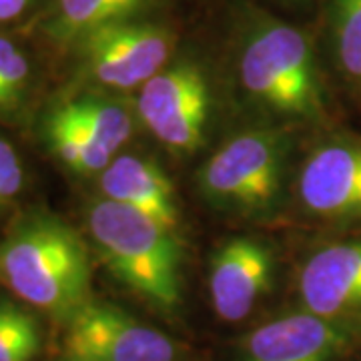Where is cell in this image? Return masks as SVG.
I'll list each match as a JSON object with an SVG mask.
<instances>
[{
    "label": "cell",
    "instance_id": "277c9868",
    "mask_svg": "<svg viewBox=\"0 0 361 361\" xmlns=\"http://www.w3.org/2000/svg\"><path fill=\"white\" fill-rule=\"evenodd\" d=\"M289 151L291 139L281 129L239 133L199 169V191L223 213L269 217L281 205Z\"/></svg>",
    "mask_w": 361,
    "mask_h": 361
},
{
    "label": "cell",
    "instance_id": "ac0fdd59",
    "mask_svg": "<svg viewBox=\"0 0 361 361\" xmlns=\"http://www.w3.org/2000/svg\"><path fill=\"white\" fill-rule=\"evenodd\" d=\"M30 80V63L13 40L0 37V113L20 103Z\"/></svg>",
    "mask_w": 361,
    "mask_h": 361
},
{
    "label": "cell",
    "instance_id": "9a60e30c",
    "mask_svg": "<svg viewBox=\"0 0 361 361\" xmlns=\"http://www.w3.org/2000/svg\"><path fill=\"white\" fill-rule=\"evenodd\" d=\"M44 139L51 147L52 155L78 175L103 173L116 157L97 139L77 129L54 111H51L44 121Z\"/></svg>",
    "mask_w": 361,
    "mask_h": 361
},
{
    "label": "cell",
    "instance_id": "6da1fadb",
    "mask_svg": "<svg viewBox=\"0 0 361 361\" xmlns=\"http://www.w3.org/2000/svg\"><path fill=\"white\" fill-rule=\"evenodd\" d=\"M0 281L28 305L68 323L92 301L89 247L61 217L28 213L0 241Z\"/></svg>",
    "mask_w": 361,
    "mask_h": 361
},
{
    "label": "cell",
    "instance_id": "d6986e66",
    "mask_svg": "<svg viewBox=\"0 0 361 361\" xmlns=\"http://www.w3.org/2000/svg\"><path fill=\"white\" fill-rule=\"evenodd\" d=\"M25 185V169L13 145L0 137V211L20 195Z\"/></svg>",
    "mask_w": 361,
    "mask_h": 361
},
{
    "label": "cell",
    "instance_id": "7c38bea8",
    "mask_svg": "<svg viewBox=\"0 0 361 361\" xmlns=\"http://www.w3.org/2000/svg\"><path fill=\"white\" fill-rule=\"evenodd\" d=\"M101 191L104 199L135 209L177 231L180 211L175 187L167 173L151 159L125 153L116 155L101 173Z\"/></svg>",
    "mask_w": 361,
    "mask_h": 361
},
{
    "label": "cell",
    "instance_id": "8992f818",
    "mask_svg": "<svg viewBox=\"0 0 361 361\" xmlns=\"http://www.w3.org/2000/svg\"><path fill=\"white\" fill-rule=\"evenodd\" d=\"M209 113V80L191 61L167 65L139 89L137 115L173 153L189 155L203 147Z\"/></svg>",
    "mask_w": 361,
    "mask_h": 361
},
{
    "label": "cell",
    "instance_id": "52a82bcc",
    "mask_svg": "<svg viewBox=\"0 0 361 361\" xmlns=\"http://www.w3.org/2000/svg\"><path fill=\"white\" fill-rule=\"evenodd\" d=\"M66 361H175L177 348L163 331L115 305L90 301L66 323Z\"/></svg>",
    "mask_w": 361,
    "mask_h": 361
},
{
    "label": "cell",
    "instance_id": "2e32d148",
    "mask_svg": "<svg viewBox=\"0 0 361 361\" xmlns=\"http://www.w3.org/2000/svg\"><path fill=\"white\" fill-rule=\"evenodd\" d=\"M331 44L339 71L361 85V0L331 2Z\"/></svg>",
    "mask_w": 361,
    "mask_h": 361
},
{
    "label": "cell",
    "instance_id": "8fae6325",
    "mask_svg": "<svg viewBox=\"0 0 361 361\" xmlns=\"http://www.w3.org/2000/svg\"><path fill=\"white\" fill-rule=\"evenodd\" d=\"M351 329L310 311L287 313L245 337L241 361H336Z\"/></svg>",
    "mask_w": 361,
    "mask_h": 361
},
{
    "label": "cell",
    "instance_id": "9c48e42d",
    "mask_svg": "<svg viewBox=\"0 0 361 361\" xmlns=\"http://www.w3.org/2000/svg\"><path fill=\"white\" fill-rule=\"evenodd\" d=\"M303 310L351 329L361 323V237L327 243L299 271Z\"/></svg>",
    "mask_w": 361,
    "mask_h": 361
},
{
    "label": "cell",
    "instance_id": "7a4b0ae2",
    "mask_svg": "<svg viewBox=\"0 0 361 361\" xmlns=\"http://www.w3.org/2000/svg\"><path fill=\"white\" fill-rule=\"evenodd\" d=\"M89 233L109 271L159 311L183 303V249L177 231L109 199L89 207Z\"/></svg>",
    "mask_w": 361,
    "mask_h": 361
},
{
    "label": "cell",
    "instance_id": "ba28073f",
    "mask_svg": "<svg viewBox=\"0 0 361 361\" xmlns=\"http://www.w3.org/2000/svg\"><path fill=\"white\" fill-rule=\"evenodd\" d=\"M305 213L323 221H361V141L337 137L305 157L297 177Z\"/></svg>",
    "mask_w": 361,
    "mask_h": 361
},
{
    "label": "cell",
    "instance_id": "4fadbf2b",
    "mask_svg": "<svg viewBox=\"0 0 361 361\" xmlns=\"http://www.w3.org/2000/svg\"><path fill=\"white\" fill-rule=\"evenodd\" d=\"M161 0H56L49 32L61 42H78L101 26L141 18Z\"/></svg>",
    "mask_w": 361,
    "mask_h": 361
},
{
    "label": "cell",
    "instance_id": "3957f363",
    "mask_svg": "<svg viewBox=\"0 0 361 361\" xmlns=\"http://www.w3.org/2000/svg\"><path fill=\"white\" fill-rule=\"evenodd\" d=\"M239 78L247 94L279 118L315 121L325 113L313 42L279 18L251 23L239 52Z\"/></svg>",
    "mask_w": 361,
    "mask_h": 361
},
{
    "label": "cell",
    "instance_id": "e0dca14e",
    "mask_svg": "<svg viewBox=\"0 0 361 361\" xmlns=\"http://www.w3.org/2000/svg\"><path fill=\"white\" fill-rule=\"evenodd\" d=\"M42 334L32 313L8 299H0V361H32Z\"/></svg>",
    "mask_w": 361,
    "mask_h": 361
},
{
    "label": "cell",
    "instance_id": "5b68a950",
    "mask_svg": "<svg viewBox=\"0 0 361 361\" xmlns=\"http://www.w3.org/2000/svg\"><path fill=\"white\" fill-rule=\"evenodd\" d=\"M85 75L104 89L130 90L161 73L175 49V32L153 20L130 18L101 26L75 42Z\"/></svg>",
    "mask_w": 361,
    "mask_h": 361
},
{
    "label": "cell",
    "instance_id": "ffe728a7",
    "mask_svg": "<svg viewBox=\"0 0 361 361\" xmlns=\"http://www.w3.org/2000/svg\"><path fill=\"white\" fill-rule=\"evenodd\" d=\"M32 2L35 0H0V23L18 18L20 14L26 13V8Z\"/></svg>",
    "mask_w": 361,
    "mask_h": 361
},
{
    "label": "cell",
    "instance_id": "5bb4252c",
    "mask_svg": "<svg viewBox=\"0 0 361 361\" xmlns=\"http://www.w3.org/2000/svg\"><path fill=\"white\" fill-rule=\"evenodd\" d=\"M71 125L106 147L113 155L133 137V118L125 104L101 97H80L52 109Z\"/></svg>",
    "mask_w": 361,
    "mask_h": 361
},
{
    "label": "cell",
    "instance_id": "44dd1931",
    "mask_svg": "<svg viewBox=\"0 0 361 361\" xmlns=\"http://www.w3.org/2000/svg\"><path fill=\"white\" fill-rule=\"evenodd\" d=\"M295 2H307V0H295Z\"/></svg>",
    "mask_w": 361,
    "mask_h": 361
},
{
    "label": "cell",
    "instance_id": "30bf717a",
    "mask_svg": "<svg viewBox=\"0 0 361 361\" xmlns=\"http://www.w3.org/2000/svg\"><path fill=\"white\" fill-rule=\"evenodd\" d=\"M275 257L259 237L235 235L221 243L209 261V295L223 322L245 319L271 289Z\"/></svg>",
    "mask_w": 361,
    "mask_h": 361
}]
</instances>
